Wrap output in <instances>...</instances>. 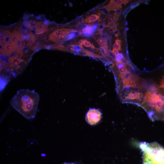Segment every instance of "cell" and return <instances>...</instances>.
I'll list each match as a JSON object with an SVG mask.
<instances>
[{
  "label": "cell",
  "mask_w": 164,
  "mask_h": 164,
  "mask_svg": "<svg viewBox=\"0 0 164 164\" xmlns=\"http://www.w3.org/2000/svg\"><path fill=\"white\" fill-rule=\"evenodd\" d=\"M147 112L152 121H164V94L154 83L145 90L142 100L139 105Z\"/></svg>",
  "instance_id": "cell-1"
},
{
  "label": "cell",
  "mask_w": 164,
  "mask_h": 164,
  "mask_svg": "<svg viewBox=\"0 0 164 164\" xmlns=\"http://www.w3.org/2000/svg\"><path fill=\"white\" fill-rule=\"evenodd\" d=\"M39 96L34 90L21 89L11 100L12 106L28 119L34 118L36 114Z\"/></svg>",
  "instance_id": "cell-2"
},
{
  "label": "cell",
  "mask_w": 164,
  "mask_h": 164,
  "mask_svg": "<svg viewBox=\"0 0 164 164\" xmlns=\"http://www.w3.org/2000/svg\"><path fill=\"white\" fill-rule=\"evenodd\" d=\"M143 164H164V147L158 143L142 142Z\"/></svg>",
  "instance_id": "cell-3"
},
{
  "label": "cell",
  "mask_w": 164,
  "mask_h": 164,
  "mask_svg": "<svg viewBox=\"0 0 164 164\" xmlns=\"http://www.w3.org/2000/svg\"><path fill=\"white\" fill-rule=\"evenodd\" d=\"M30 57L19 50L17 54L8 59L7 70L9 74L15 77L21 73L27 65Z\"/></svg>",
  "instance_id": "cell-4"
},
{
  "label": "cell",
  "mask_w": 164,
  "mask_h": 164,
  "mask_svg": "<svg viewBox=\"0 0 164 164\" xmlns=\"http://www.w3.org/2000/svg\"><path fill=\"white\" fill-rule=\"evenodd\" d=\"M77 30L71 29H58L50 35L48 40L54 42H56L66 36L70 32H77Z\"/></svg>",
  "instance_id": "cell-5"
},
{
  "label": "cell",
  "mask_w": 164,
  "mask_h": 164,
  "mask_svg": "<svg viewBox=\"0 0 164 164\" xmlns=\"http://www.w3.org/2000/svg\"><path fill=\"white\" fill-rule=\"evenodd\" d=\"M101 118V113L98 109H90L87 112L86 119L87 122L91 125H95L99 122Z\"/></svg>",
  "instance_id": "cell-6"
},
{
  "label": "cell",
  "mask_w": 164,
  "mask_h": 164,
  "mask_svg": "<svg viewBox=\"0 0 164 164\" xmlns=\"http://www.w3.org/2000/svg\"><path fill=\"white\" fill-rule=\"evenodd\" d=\"M18 49L17 44L11 43H7L4 45L2 48L1 49V53L4 56H8Z\"/></svg>",
  "instance_id": "cell-7"
},
{
  "label": "cell",
  "mask_w": 164,
  "mask_h": 164,
  "mask_svg": "<svg viewBox=\"0 0 164 164\" xmlns=\"http://www.w3.org/2000/svg\"><path fill=\"white\" fill-rule=\"evenodd\" d=\"M97 25V22L94 24L86 25L85 27V31L84 34H83V36L87 37L91 36L96 31Z\"/></svg>",
  "instance_id": "cell-8"
},
{
  "label": "cell",
  "mask_w": 164,
  "mask_h": 164,
  "mask_svg": "<svg viewBox=\"0 0 164 164\" xmlns=\"http://www.w3.org/2000/svg\"><path fill=\"white\" fill-rule=\"evenodd\" d=\"M101 14V12H98L97 14L89 15L82 20V22L83 23H91L94 22L99 19Z\"/></svg>",
  "instance_id": "cell-9"
},
{
  "label": "cell",
  "mask_w": 164,
  "mask_h": 164,
  "mask_svg": "<svg viewBox=\"0 0 164 164\" xmlns=\"http://www.w3.org/2000/svg\"><path fill=\"white\" fill-rule=\"evenodd\" d=\"M22 37L21 34L19 31L15 30L10 37L9 41L10 43L16 44L17 42L21 39Z\"/></svg>",
  "instance_id": "cell-10"
},
{
  "label": "cell",
  "mask_w": 164,
  "mask_h": 164,
  "mask_svg": "<svg viewBox=\"0 0 164 164\" xmlns=\"http://www.w3.org/2000/svg\"><path fill=\"white\" fill-rule=\"evenodd\" d=\"M104 7L107 9L109 12L116 11L118 10L121 9L122 8V5H116L113 2V0H111L107 5Z\"/></svg>",
  "instance_id": "cell-11"
},
{
  "label": "cell",
  "mask_w": 164,
  "mask_h": 164,
  "mask_svg": "<svg viewBox=\"0 0 164 164\" xmlns=\"http://www.w3.org/2000/svg\"><path fill=\"white\" fill-rule=\"evenodd\" d=\"M77 43L83 45L85 47L90 48L92 49H96L92 44L85 39H82Z\"/></svg>",
  "instance_id": "cell-12"
},
{
  "label": "cell",
  "mask_w": 164,
  "mask_h": 164,
  "mask_svg": "<svg viewBox=\"0 0 164 164\" xmlns=\"http://www.w3.org/2000/svg\"><path fill=\"white\" fill-rule=\"evenodd\" d=\"M32 43L30 40L26 39H23L21 40L20 44L21 47H26L29 46H30Z\"/></svg>",
  "instance_id": "cell-13"
},
{
  "label": "cell",
  "mask_w": 164,
  "mask_h": 164,
  "mask_svg": "<svg viewBox=\"0 0 164 164\" xmlns=\"http://www.w3.org/2000/svg\"><path fill=\"white\" fill-rule=\"evenodd\" d=\"M121 50V44L115 42L113 46V50L112 53H113L118 52Z\"/></svg>",
  "instance_id": "cell-14"
},
{
  "label": "cell",
  "mask_w": 164,
  "mask_h": 164,
  "mask_svg": "<svg viewBox=\"0 0 164 164\" xmlns=\"http://www.w3.org/2000/svg\"><path fill=\"white\" fill-rule=\"evenodd\" d=\"M78 34V33L76 32H71L65 37L63 40L67 41L70 40L76 37Z\"/></svg>",
  "instance_id": "cell-15"
},
{
  "label": "cell",
  "mask_w": 164,
  "mask_h": 164,
  "mask_svg": "<svg viewBox=\"0 0 164 164\" xmlns=\"http://www.w3.org/2000/svg\"><path fill=\"white\" fill-rule=\"evenodd\" d=\"M52 49L67 51L66 46L62 45H56L52 47Z\"/></svg>",
  "instance_id": "cell-16"
},
{
  "label": "cell",
  "mask_w": 164,
  "mask_h": 164,
  "mask_svg": "<svg viewBox=\"0 0 164 164\" xmlns=\"http://www.w3.org/2000/svg\"><path fill=\"white\" fill-rule=\"evenodd\" d=\"M97 41L100 46V47H102L105 43V38H103L102 37H100L97 39Z\"/></svg>",
  "instance_id": "cell-17"
},
{
  "label": "cell",
  "mask_w": 164,
  "mask_h": 164,
  "mask_svg": "<svg viewBox=\"0 0 164 164\" xmlns=\"http://www.w3.org/2000/svg\"><path fill=\"white\" fill-rule=\"evenodd\" d=\"M83 48V46L80 44H74V51L77 52H79L80 51H81Z\"/></svg>",
  "instance_id": "cell-18"
},
{
  "label": "cell",
  "mask_w": 164,
  "mask_h": 164,
  "mask_svg": "<svg viewBox=\"0 0 164 164\" xmlns=\"http://www.w3.org/2000/svg\"><path fill=\"white\" fill-rule=\"evenodd\" d=\"M99 12L107 15H108L109 13V11L104 7L99 9Z\"/></svg>",
  "instance_id": "cell-19"
},
{
  "label": "cell",
  "mask_w": 164,
  "mask_h": 164,
  "mask_svg": "<svg viewBox=\"0 0 164 164\" xmlns=\"http://www.w3.org/2000/svg\"><path fill=\"white\" fill-rule=\"evenodd\" d=\"M107 19L108 22H116L115 21L114 13L109 15H108Z\"/></svg>",
  "instance_id": "cell-20"
},
{
  "label": "cell",
  "mask_w": 164,
  "mask_h": 164,
  "mask_svg": "<svg viewBox=\"0 0 164 164\" xmlns=\"http://www.w3.org/2000/svg\"><path fill=\"white\" fill-rule=\"evenodd\" d=\"M74 44H71L67 46L66 48L67 51L71 52H74L75 51L74 49Z\"/></svg>",
  "instance_id": "cell-21"
},
{
  "label": "cell",
  "mask_w": 164,
  "mask_h": 164,
  "mask_svg": "<svg viewBox=\"0 0 164 164\" xmlns=\"http://www.w3.org/2000/svg\"><path fill=\"white\" fill-rule=\"evenodd\" d=\"M43 30L44 32H50V30L51 29H49L48 26L45 25V26H43Z\"/></svg>",
  "instance_id": "cell-22"
},
{
  "label": "cell",
  "mask_w": 164,
  "mask_h": 164,
  "mask_svg": "<svg viewBox=\"0 0 164 164\" xmlns=\"http://www.w3.org/2000/svg\"><path fill=\"white\" fill-rule=\"evenodd\" d=\"M85 27H83V28H81L79 30V31L78 32V34H79V35L82 34L83 35L84 34L85 31Z\"/></svg>",
  "instance_id": "cell-23"
},
{
  "label": "cell",
  "mask_w": 164,
  "mask_h": 164,
  "mask_svg": "<svg viewBox=\"0 0 164 164\" xmlns=\"http://www.w3.org/2000/svg\"><path fill=\"white\" fill-rule=\"evenodd\" d=\"M113 33L115 35V36L118 38V36H119L120 34V33L119 32V31L117 29H116L114 31Z\"/></svg>",
  "instance_id": "cell-24"
},
{
  "label": "cell",
  "mask_w": 164,
  "mask_h": 164,
  "mask_svg": "<svg viewBox=\"0 0 164 164\" xmlns=\"http://www.w3.org/2000/svg\"><path fill=\"white\" fill-rule=\"evenodd\" d=\"M115 42L121 44L122 43V41L121 39H117L115 40Z\"/></svg>",
  "instance_id": "cell-25"
}]
</instances>
